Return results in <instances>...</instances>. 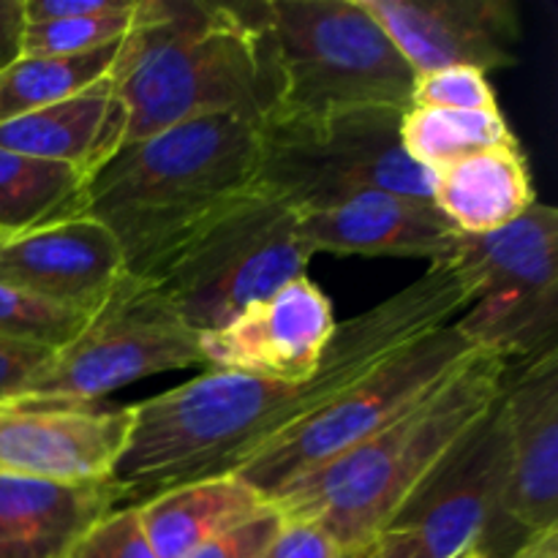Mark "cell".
Wrapping results in <instances>:
<instances>
[{"label":"cell","instance_id":"6da1fadb","mask_svg":"<svg viewBox=\"0 0 558 558\" xmlns=\"http://www.w3.org/2000/svg\"><path fill=\"white\" fill-rule=\"evenodd\" d=\"M472 300L452 265L428 272L336 327L308 381L207 371L189 385L131 407L134 428L109 483L129 507L194 480L232 474L283 430L336 401L381 363L450 325Z\"/></svg>","mask_w":558,"mask_h":558},{"label":"cell","instance_id":"7a4b0ae2","mask_svg":"<svg viewBox=\"0 0 558 558\" xmlns=\"http://www.w3.org/2000/svg\"><path fill=\"white\" fill-rule=\"evenodd\" d=\"M109 85L129 109V142L216 114L262 123L281 101L267 5L140 0Z\"/></svg>","mask_w":558,"mask_h":558},{"label":"cell","instance_id":"3957f363","mask_svg":"<svg viewBox=\"0 0 558 558\" xmlns=\"http://www.w3.org/2000/svg\"><path fill=\"white\" fill-rule=\"evenodd\" d=\"M505 374V360L474 352L385 430L292 480L270 501L283 521L311 523L347 556L363 554L494 409Z\"/></svg>","mask_w":558,"mask_h":558},{"label":"cell","instance_id":"277c9868","mask_svg":"<svg viewBox=\"0 0 558 558\" xmlns=\"http://www.w3.org/2000/svg\"><path fill=\"white\" fill-rule=\"evenodd\" d=\"M259 123L238 114L189 120L129 142L87 189V216L150 278L202 223L256 189Z\"/></svg>","mask_w":558,"mask_h":558},{"label":"cell","instance_id":"5b68a950","mask_svg":"<svg viewBox=\"0 0 558 558\" xmlns=\"http://www.w3.org/2000/svg\"><path fill=\"white\" fill-rule=\"evenodd\" d=\"M265 5L281 74V101L272 114L327 118L363 109H412L417 76L363 0H272Z\"/></svg>","mask_w":558,"mask_h":558},{"label":"cell","instance_id":"8992f818","mask_svg":"<svg viewBox=\"0 0 558 558\" xmlns=\"http://www.w3.org/2000/svg\"><path fill=\"white\" fill-rule=\"evenodd\" d=\"M311 256L314 251L300 238L298 213L254 189L202 223L150 281L202 336L283 283L303 278Z\"/></svg>","mask_w":558,"mask_h":558},{"label":"cell","instance_id":"52a82bcc","mask_svg":"<svg viewBox=\"0 0 558 558\" xmlns=\"http://www.w3.org/2000/svg\"><path fill=\"white\" fill-rule=\"evenodd\" d=\"M401 118L396 109L265 118L256 189L287 202L298 216L341 205L365 191L430 199L434 172L403 153Z\"/></svg>","mask_w":558,"mask_h":558},{"label":"cell","instance_id":"ba28073f","mask_svg":"<svg viewBox=\"0 0 558 558\" xmlns=\"http://www.w3.org/2000/svg\"><path fill=\"white\" fill-rule=\"evenodd\" d=\"M452 265L472 300L456 322L480 352L532 360L556 349L558 213L534 202L521 218L488 234H463Z\"/></svg>","mask_w":558,"mask_h":558},{"label":"cell","instance_id":"9c48e42d","mask_svg":"<svg viewBox=\"0 0 558 558\" xmlns=\"http://www.w3.org/2000/svg\"><path fill=\"white\" fill-rule=\"evenodd\" d=\"M474 352L480 349L472 347L456 322L428 332L363 376L314 417L283 430L232 474L272 499L292 480L385 430Z\"/></svg>","mask_w":558,"mask_h":558},{"label":"cell","instance_id":"30bf717a","mask_svg":"<svg viewBox=\"0 0 558 558\" xmlns=\"http://www.w3.org/2000/svg\"><path fill=\"white\" fill-rule=\"evenodd\" d=\"M205 365L202 336L191 330L150 278L125 272L80 336L49 354L22 398L104 401L125 385Z\"/></svg>","mask_w":558,"mask_h":558},{"label":"cell","instance_id":"8fae6325","mask_svg":"<svg viewBox=\"0 0 558 558\" xmlns=\"http://www.w3.org/2000/svg\"><path fill=\"white\" fill-rule=\"evenodd\" d=\"M501 396V392H499ZM507 477L499 401L363 550V558H456L488 543Z\"/></svg>","mask_w":558,"mask_h":558},{"label":"cell","instance_id":"7c38bea8","mask_svg":"<svg viewBox=\"0 0 558 558\" xmlns=\"http://www.w3.org/2000/svg\"><path fill=\"white\" fill-rule=\"evenodd\" d=\"M507 434V477L496 534L483 554L499 556L501 543L521 548L548 532L558 518V352L523 360L515 376L505 374L499 396Z\"/></svg>","mask_w":558,"mask_h":558},{"label":"cell","instance_id":"4fadbf2b","mask_svg":"<svg viewBox=\"0 0 558 558\" xmlns=\"http://www.w3.org/2000/svg\"><path fill=\"white\" fill-rule=\"evenodd\" d=\"M134 428L131 407L107 401L0 403V474L49 483H109Z\"/></svg>","mask_w":558,"mask_h":558},{"label":"cell","instance_id":"5bb4252c","mask_svg":"<svg viewBox=\"0 0 558 558\" xmlns=\"http://www.w3.org/2000/svg\"><path fill=\"white\" fill-rule=\"evenodd\" d=\"M332 303L308 276L245 305L227 325L202 332L205 365L229 374L308 381L336 336Z\"/></svg>","mask_w":558,"mask_h":558},{"label":"cell","instance_id":"9a60e30c","mask_svg":"<svg viewBox=\"0 0 558 558\" xmlns=\"http://www.w3.org/2000/svg\"><path fill=\"white\" fill-rule=\"evenodd\" d=\"M363 5L414 76L456 65L488 74L521 60V16L510 0H363Z\"/></svg>","mask_w":558,"mask_h":558},{"label":"cell","instance_id":"2e32d148","mask_svg":"<svg viewBox=\"0 0 558 558\" xmlns=\"http://www.w3.org/2000/svg\"><path fill=\"white\" fill-rule=\"evenodd\" d=\"M114 234L90 216L0 243V283L96 314L125 276Z\"/></svg>","mask_w":558,"mask_h":558},{"label":"cell","instance_id":"e0dca14e","mask_svg":"<svg viewBox=\"0 0 558 558\" xmlns=\"http://www.w3.org/2000/svg\"><path fill=\"white\" fill-rule=\"evenodd\" d=\"M300 238L311 251L341 256H403L445 265L463 232L425 196L365 191L341 205L300 216Z\"/></svg>","mask_w":558,"mask_h":558},{"label":"cell","instance_id":"ac0fdd59","mask_svg":"<svg viewBox=\"0 0 558 558\" xmlns=\"http://www.w3.org/2000/svg\"><path fill=\"white\" fill-rule=\"evenodd\" d=\"M125 142L129 109L112 90L109 76L80 96L0 123V147L65 163L87 180L96 178L123 150Z\"/></svg>","mask_w":558,"mask_h":558},{"label":"cell","instance_id":"d6986e66","mask_svg":"<svg viewBox=\"0 0 558 558\" xmlns=\"http://www.w3.org/2000/svg\"><path fill=\"white\" fill-rule=\"evenodd\" d=\"M120 505L112 483H49L0 474V558H65Z\"/></svg>","mask_w":558,"mask_h":558},{"label":"cell","instance_id":"ffe728a7","mask_svg":"<svg viewBox=\"0 0 558 558\" xmlns=\"http://www.w3.org/2000/svg\"><path fill=\"white\" fill-rule=\"evenodd\" d=\"M272 501L238 474L194 480L136 505L145 537L158 558H185L213 539L245 526Z\"/></svg>","mask_w":558,"mask_h":558},{"label":"cell","instance_id":"44dd1931","mask_svg":"<svg viewBox=\"0 0 558 558\" xmlns=\"http://www.w3.org/2000/svg\"><path fill=\"white\" fill-rule=\"evenodd\" d=\"M430 199L463 234H488L521 218L537 194L521 145H505L434 172Z\"/></svg>","mask_w":558,"mask_h":558},{"label":"cell","instance_id":"7402d4cb","mask_svg":"<svg viewBox=\"0 0 558 558\" xmlns=\"http://www.w3.org/2000/svg\"><path fill=\"white\" fill-rule=\"evenodd\" d=\"M90 180L65 163L0 147V243L87 216Z\"/></svg>","mask_w":558,"mask_h":558},{"label":"cell","instance_id":"603a6c76","mask_svg":"<svg viewBox=\"0 0 558 558\" xmlns=\"http://www.w3.org/2000/svg\"><path fill=\"white\" fill-rule=\"evenodd\" d=\"M518 145L499 109L456 112V109L412 107L401 118V147L417 167L439 172L461 158L490 147Z\"/></svg>","mask_w":558,"mask_h":558},{"label":"cell","instance_id":"cb8c5ba5","mask_svg":"<svg viewBox=\"0 0 558 558\" xmlns=\"http://www.w3.org/2000/svg\"><path fill=\"white\" fill-rule=\"evenodd\" d=\"M118 49L120 41L96 52L60 54V58L20 54L9 69L0 71V123L52 107L104 82L112 71Z\"/></svg>","mask_w":558,"mask_h":558},{"label":"cell","instance_id":"d4e9b609","mask_svg":"<svg viewBox=\"0 0 558 558\" xmlns=\"http://www.w3.org/2000/svg\"><path fill=\"white\" fill-rule=\"evenodd\" d=\"M90 314L47 303L31 292L0 283V338L58 352L80 336Z\"/></svg>","mask_w":558,"mask_h":558},{"label":"cell","instance_id":"484cf974","mask_svg":"<svg viewBox=\"0 0 558 558\" xmlns=\"http://www.w3.org/2000/svg\"><path fill=\"white\" fill-rule=\"evenodd\" d=\"M134 11L136 5L123 14L87 16V20L36 22V25L25 22L22 54L25 58H60V54H82L112 47L129 36L131 25H134Z\"/></svg>","mask_w":558,"mask_h":558},{"label":"cell","instance_id":"4316f807","mask_svg":"<svg viewBox=\"0 0 558 558\" xmlns=\"http://www.w3.org/2000/svg\"><path fill=\"white\" fill-rule=\"evenodd\" d=\"M412 107L477 112V109H499V104H496V93L483 71L456 65V69H439L417 76L412 90Z\"/></svg>","mask_w":558,"mask_h":558},{"label":"cell","instance_id":"83f0119b","mask_svg":"<svg viewBox=\"0 0 558 558\" xmlns=\"http://www.w3.org/2000/svg\"><path fill=\"white\" fill-rule=\"evenodd\" d=\"M65 558H158L145 537L136 507H114L93 523Z\"/></svg>","mask_w":558,"mask_h":558},{"label":"cell","instance_id":"f1b7e54d","mask_svg":"<svg viewBox=\"0 0 558 558\" xmlns=\"http://www.w3.org/2000/svg\"><path fill=\"white\" fill-rule=\"evenodd\" d=\"M283 523L287 521H283V515L272 505L270 510L262 512L259 518L248 521L245 526L213 539L205 548L194 550V554L185 558H262V554L272 545V539L281 534Z\"/></svg>","mask_w":558,"mask_h":558},{"label":"cell","instance_id":"f546056e","mask_svg":"<svg viewBox=\"0 0 558 558\" xmlns=\"http://www.w3.org/2000/svg\"><path fill=\"white\" fill-rule=\"evenodd\" d=\"M49 354L52 352H47V349L25 347V343L0 338V403L25 396L38 371L47 365Z\"/></svg>","mask_w":558,"mask_h":558},{"label":"cell","instance_id":"4dcf8cb0","mask_svg":"<svg viewBox=\"0 0 558 558\" xmlns=\"http://www.w3.org/2000/svg\"><path fill=\"white\" fill-rule=\"evenodd\" d=\"M347 556L322 529L311 523H283L281 534L272 539L270 548L262 554V558H360Z\"/></svg>","mask_w":558,"mask_h":558},{"label":"cell","instance_id":"1f68e13d","mask_svg":"<svg viewBox=\"0 0 558 558\" xmlns=\"http://www.w3.org/2000/svg\"><path fill=\"white\" fill-rule=\"evenodd\" d=\"M136 5V0H25V22H58L87 20V16L123 14Z\"/></svg>","mask_w":558,"mask_h":558},{"label":"cell","instance_id":"d6a6232c","mask_svg":"<svg viewBox=\"0 0 558 558\" xmlns=\"http://www.w3.org/2000/svg\"><path fill=\"white\" fill-rule=\"evenodd\" d=\"M25 36V0H0V71L22 54Z\"/></svg>","mask_w":558,"mask_h":558},{"label":"cell","instance_id":"836d02e7","mask_svg":"<svg viewBox=\"0 0 558 558\" xmlns=\"http://www.w3.org/2000/svg\"><path fill=\"white\" fill-rule=\"evenodd\" d=\"M510 558H558V526L529 537Z\"/></svg>","mask_w":558,"mask_h":558},{"label":"cell","instance_id":"e575fe53","mask_svg":"<svg viewBox=\"0 0 558 558\" xmlns=\"http://www.w3.org/2000/svg\"><path fill=\"white\" fill-rule=\"evenodd\" d=\"M480 556V548H469V550H463V554H458L456 558H477Z\"/></svg>","mask_w":558,"mask_h":558},{"label":"cell","instance_id":"d590c367","mask_svg":"<svg viewBox=\"0 0 558 558\" xmlns=\"http://www.w3.org/2000/svg\"><path fill=\"white\" fill-rule=\"evenodd\" d=\"M477 558H490V556H488V554H483V550H480V556H477Z\"/></svg>","mask_w":558,"mask_h":558},{"label":"cell","instance_id":"8d00e7d4","mask_svg":"<svg viewBox=\"0 0 558 558\" xmlns=\"http://www.w3.org/2000/svg\"><path fill=\"white\" fill-rule=\"evenodd\" d=\"M360 558H363V556H360Z\"/></svg>","mask_w":558,"mask_h":558}]
</instances>
